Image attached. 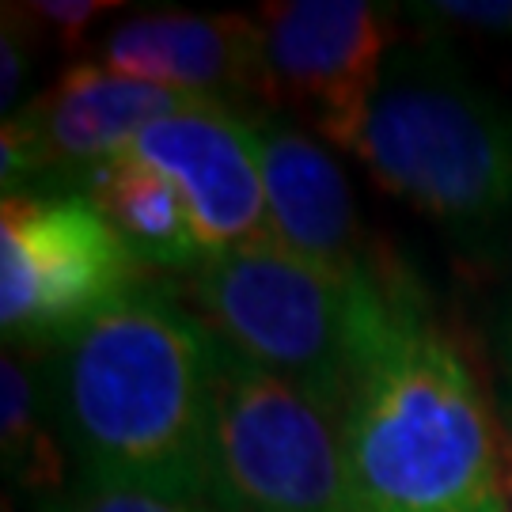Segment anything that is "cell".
Returning <instances> with one entry per match:
<instances>
[{"instance_id": "6da1fadb", "label": "cell", "mask_w": 512, "mask_h": 512, "mask_svg": "<svg viewBox=\"0 0 512 512\" xmlns=\"http://www.w3.org/2000/svg\"><path fill=\"white\" fill-rule=\"evenodd\" d=\"M217 365V330L160 285L50 349L42 384L80 478L217 501Z\"/></svg>"}, {"instance_id": "7a4b0ae2", "label": "cell", "mask_w": 512, "mask_h": 512, "mask_svg": "<svg viewBox=\"0 0 512 512\" xmlns=\"http://www.w3.org/2000/svg\"><path fill=\"white\" fill-rule=\"evenodd\" d=\"M338 425L357 512H509L501 429L406 270Z\"/></svg>"}, {"instance_id": "3957f363", "label": "cell", "mask_w": 512, "mask_h": 512, "mask_svg": "<svg viewBox=\"0 0 512 512\" xmlns=\"http://www.w3.org/2000/svg\"><path fill=\"white\" fill-rule=\"evenodd\" d=\"M353 152L387 194L456 232L512 217V99L440 38L395 46Z\"/></svg>"}, {"instance_id": "277c9868", "label": "cell", "mask_w": 512, "mask_h": 512, "mask_svg": "<svg viewBox=\"0 0 512 512\" xmlns=\"http://www.w3.org/2000/svg\"><path fill=\"white\" fill-rule=\"evenodd\" d=\"M399 270L376 262L338 274L262 239L209 255L186 277V296L220 342L342 418Z\"/></svg>"}, {"instance_id": "5b68a950", "label": "cell", "mask_w": 512, "mask_h": 512, "mask_svg": "<svg viewBox=\"0 0 512 512\" xmlns=\"http://www.w3.org/2000/svg\"><path fill=\"white\" fill-rule=\"evenodd\" d=\"M217 501L232 512H357L342 425L300 387L220 342Z\"/></svg>"}, {"instance_id": "8992f818", "label": "cell", "mask_w": 512, "mask_h": 512, "mask_svg": "<svg viewBox=\"0 0 512 512\" xmlns=\"http://www.w3.org/2000/svg\"><path fill=\"white\" fill-rule=\"evenodd\" d=\"M141 262L80 194L0 202V330L8 346L54 349L141 281Z\"/></svg>"}, {"instance_id": "52a82bcc", "label": "cell", "mask_w": 512, "mask_h": 512, "mask_svg": "<svg viewBox=\"0 0 512 512\" xmlns=\"http://www.w3.org/2000/svg\"><path fill=\"white\" fill-rule=\"evenodd\" d=\"M399 8L372 0H281L258 8L274 110L308 114L327 141L353 148L399 38Z\"/></svg>"}, {"instance_id": "ba28073f", "label": "cell", "mask_w": 512, "mask_h": 512, "mask_svg": "<svg viewBox=\"0 0 512 512\" xmlns=\"http://www.w3.org/2000/svg\"><path fill=\"white\" fill-rule=\"evenodd\" d=\"M183 194L209 255L270 239L266 183L251 110L209 99L148 126L129 148Z\"/></svg>"}, {"instance_id": "9c48e42d", "label": "cell", "mask_w": 512, "mask_h": 512, "mask_svg": "<svg viewBox=\"0 0 512 512\" xmlns=\"http://www.w3.org/2000/svg\"><path fill=\"white\" fill-rule=\"evenodd\" d=\"M99 65L239 110H274L258 16L228 12H141L99 42Z\"/></svg>"}, {"instance_id": "30bf717a", "label": "cell", "mask_w": 512, "mask_h": 512, "mask_svg": "<svg viewBox=\"0 0 512 512\" xmlns=\"http://www.w3.org/2000/svg\"><path fill=\"white\" fill-rule=\"evenodd\" d=\"M202 103H209L205 95L148 84L114 73L99 61H80L57 76L46 92L23 103L12 118H19L35 137L46 167V186L38 194H61L76 175L129 152L148 126Z\"/></svg>"}, {"instance_id": "8fae6325", "label": "cell", "mask_w": 512, "mask_h": 512, "mask_svg": "<svg viewBox=\"0 0 512 512\" xmlns=\"http://www.w3.org/2000/svg\"><path fill=\"white\" fill-rule=\"evenodd\" d=\"M251 122L262 152L270 239L338 274L372 270L380 258L365 251L357 202L334 156L281 118V110H251Z\"/></svg>"}, {"instance_id": "7c38bea8", "label": "cell", "mask_w": 512, "mask_h": 512, "mask_svg": "<svg viewBox=\"0 0 512 512\" xmlns=\"http://www.w3.org/2000/svg\"><path fill=\"white\" fill-rule=\"evenodd\" d=\"M69 194L92 202L107 217L110 228L126 239V247L141 266L179 270L190 277L209 258L194 232V220L186 213L183 194L171 186V179H164L145 160H137L133 152H122L107 164L76 175L69 183Z\"/></svg>"}, {"instance_id": "4fadbf2b", "label": "cell", "mask_w": 512, "mask_h": 512, "mask_svg": "<svg viewBox=\"0 0 512 512\" xmlns=\"http://www.w3.org/2000/svg\"><path fill=\"white\" fill-rule=\"evenodd\" d=\"M50 399L42 372L27 361L19 346H8L0 357V459L8 482L35 501H54L69 482V448L50 425Z\"/></svg>"}, {"instance_id": "5bb4252c", "label": "cell", "mask_w": 512, "mask_h": 512, "mask_svg": "<svg viewBox=\"0 0 512 512\" xmlns=\"http://www.w3.org/2000/svg\"><path fill=\"white\" fill-rule=\"evenodd\" d=\"M42 512H232L213 497H179L133 486H103L76 478L61 497L46 501Z\"/></svg>"}, {"instance_id": "9a60e30c", "label": "cell", "mask_w": 512, "mask_h": 512, "mask_svg": "<svg viewBox=\"0 0 512 512\" xmlns=\"http://www.w3.org/2000/svg\"><path fill=\"white\" fill-rule=\"evenodd\" d=\"M46 42L38 35L31 16L23 12V4L12 8L4 4V19H0V114L12 118L19 110V95L27 88V76L35 69V46Z\"/></svg>"}, {"instance_id": "2e32d148", "label": "cell", "mask_w": 512, "mask_h": 512, "mask_svg": "<svg viewBox=\"0 0 512 512\" xmlns=\"http://www.w3.org/2000/svg\"><path fill=\"white\" fill-rule=\"evenodd\" d=\"M403 12L421 27H456L475 35L512 38V0H425L406 4Z\"/></svg>"}, {"instance_id": "e0dca14e", "label": "cell", "mask_w": 512, "mask_h": 512, "mask_svg": "<svg viewBox=\"0 0 512 512\" xmlns=\"http://www.w3.org/2000/svg\"><path fill=\"white\" fill-rule=\"evenodd\" d=\"M118 8H122L118 0H35V4H23V12L31 16L38 35L50 38L57 50H80V42L95 19L118 12Z\"/></svg>"}, {"instance_id": "ac0fdd59", "label": "cell", "mask_w": 512, "mask_h": 512, "mask_svg": "<svg viewBox=\"0 0 512 512\" xmlns=\"http://www.w3.org/2000/svg\"><path fill=\"white\" fill-rule=\"evenodd\" d=\"M494 338H497V353H501V361L505 368H512V296L501 304L494 319Z\"/></svg>"}, {"instance_id": "d6986e66", "label": "cell", "mask_w": 512, "mask_h": 512, "mask_svg": "<svg viewBox=\"0 0 512 512\" xmlns=\"http://www.w3.org/2000/svg\"><path fill=\"white\" fill-rule=\"evenodd\" d=\"M501 456H505V467L512 471V429L509 425L501 429Z\"/></svg>"}, {"instance_id": "ffe728a7", "label": "cell", "mask_w": 512, "mask_h": 512, "mask_svg": "<svg viewBox=\"0 0 512 512\" xmlns=\"http://www.w3.org/2000/svg\"><path fill=\"white\" fill-rule=\"evenodd\" d=\"M505 418H509L512 429V368H505Z\"/></svg>"}, {"instance_id": "44dd1931", "label": "cell", "mask_w": 512, "mask_h": 512, "mask_svg": "<svg viewBox=\"0 0 512 512\" xmlns=\"http://www.w3.org/2000/svg\"><path fill=\"white\" fill-rule=\"evenodd\" d=\"M505 497H509V512H512V471L505 467Z\"/></svg>"}]
</instances>
